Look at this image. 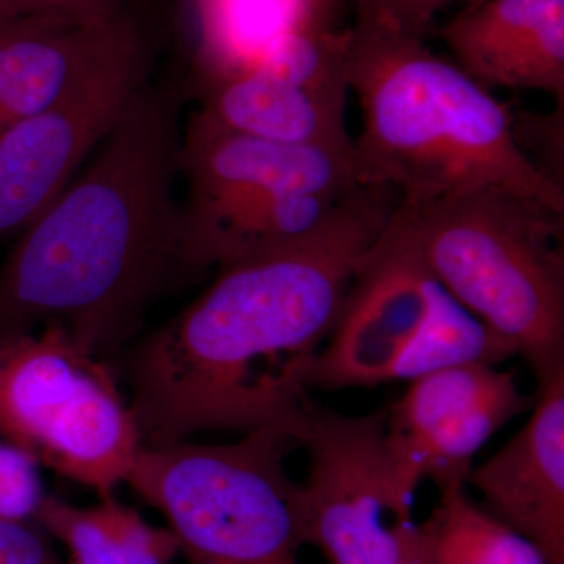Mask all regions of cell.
<instances>
[{
	"mask_svg": "<svg viewBox=\"0 0 564 564\" xmlns=\"http://www.w3.org/2000/svg\"><path fill=\"white\" fill-rule=\"evenodd\" d=\"M397 206L391 188L361 185L310 236L218 267L129 359L143 445L261 429L299 441L315 359Z\"/></svg>",
	"mask_w": 564,
	"mask_h": 564,
	"instance_id": "6da1fadb",
	"label": "cell"
},
{
	"mask_svg": "<svg viewBox=\"0 0 564 564\" xmlns=\"http://www.w3.org/2000/svg\"><path fill=\"white\" fill-rule=\"evenodd\" d=\"M182 84L148 80L65 192L0 265V337L61 325L117 350L185 281L177 199Z\"/></svg>",
	"mask_w": 564,
	"mask_h": 564,
	"instance_id": "7a4b0ae2",
	"label": "cell"
},
{
	"mask_svg": "<svg viewBox=\"0 0 564 564\" xmlns=\"http://www.w3.org/2000/svg\"><path fill=\"white\" fill-rule=\"evenodd\" d=\"M345 79L362 111L352 172L403 203L502 188L564 212V188L519 147L513 111L421 36L355 21Z\"/></svg>",
	"mask_w": 564,
	"mask_h": 564,
	"instance_id": "3957f363",
	"label": "cell"
},
{
	"mask_svg": "<svg viewBox=\"0 0 564 564\" xmlns=\"http://www.w3.org/2000/svg\"><path fill=\"white\" fill-rule=\"evenodd\" d=\"M400 207L430 273L513 347L538 383L564 372V212L502 188Z\"/></svg>",
	"mask_w": 564,
	"mask_h": 564,
	"instance_id": "277c9868",
	"label": "cell"
},
{
	"mask_svg": "<svg viewBox=\"0 0 564 564\" xmlns=\"http://www.w3.org/2000/svg\"><path fill=\"white\" fill-rule=\"evenodd\" d=\"M299 447L281 429L141 445L124 484L165 516L187 564H300L302 484L285 464Z\"/></svg>",
	"mask_w": 564,
	"mask_h": 564,
	"instance_id": "5b68a950",
	"label": "cell"
},
{
	"mask_svg": "<svg viewBox=\"0 0 564 564\" xmlns=\"http://www.w3.org/2000/svg\"><path fill=\"white\" fill-rule=\"evenodd\" d=\"M0 436L99 497L143 445L109 364L61 325L0 337Z\"/></svg>",
	"mask_w": 564,
	"mask_h": 564,
	"instance_id": "8992f818",
	"label": "cell"
},
{
	"mask_svg": "<svg viewBox=\"0 0 564 564\" xmlns=\"http://www.w3.org/2000/svg\"><path fill=\"white\" fill-rule=\"evenodd\" d=\"M388 408L364 415L307 406L299 433L310 475L302 484L304 541L328 564L414 560L413 494L386 437Z\"/></svg>",
	"mask_w": 564,
	"mask_h": 564,
	"instance_id": "52a82bcc",
	"label": "cell"
},
{
	"mask_svg": "<svg viewBox=\"0 0 564 564\" xmlns=\"http://www.w3.org/2000/svg\"><path fill=\"white\" fill-rule=\"evenodd\" d=\"M152 68L154 46L140 25L57 101L0 135V242L20 236L65 192Z\"/></svg>",
	"mask_w": 564,
	"mask_h": 564,
	"instance_id": "ba28073f",
	"label": "cell"
},
{
	"mask_svg": "<svg viewBox=\"0 0 564 564\" xmlns=\"http://www.w3.org/2000/svg\"><path fill=\"white\" fill-rule=\"evenodd\" d=\"M434 285L399 203L352 278L339 321L315 359L311 389L339 391L392 381L429 315Z\"/></svg>",
	"mask_w": 564,
	"mask_h": 564,
	"instance_id": "9c48e42d",
	"label": "cell"
},
{
	"mask_svg": "<svg viewBox=\"0 0 564 564\" xmlns=\"http://www.w3.org/2000/svg\"><path fill=\"white\" fill-rule=\"evenodd\" d=\"M514 375L492 364H464L411 381L388 408L386 437L408 492L423 480L466 481L474 456L508 422L532 410Z\"/></svg>",
	"mask_w": 564,
	"mask_h": 564,
	"instance_id": "30bf717a",
	"label": "cell"
},
{
	"mask_svg": "<svg viewBox=\"0 0 564 564\" xmlns=\"http://www.w3.org/2000/svg\"><path fill=\"white\" fill-rule=\"evenodd\" d=\"M481 507L564 564V372L538 383L532 415L507 444L470 469Z\"/></svg>",
	"mask_w": 564,
	"mask_h": 564,
	"instance_id": "8fae6325",
	"label": "cell"
},
{
	"mask_svg": "<svg viewBox=\"0 0 564 564\" xmlns=\"http://www.w3.org/2000/svg\"><path fill=\"white\" fill-rule=\"evenodd\" d=\"M180 172L185 199L256 192L344 195L361 185L352 154L225 131L193 111L182 126Z\"/></svg>",
	"mask_w": 564,
	"mask_h": 564,
	"instance_id": "7c38bea8",
	"label": "cell"
},
{
	"mask_svg": "<svg viewBox=\"0 0 564 564\" xmlns=\"http://www.w3.org/2000/svg\"><path fill=\"white\" fill-rule=\"evenodd\" d=\"M441 39L486 90L541 91L564 102V0H480Z\"/></svg>",
	"mask_w": 564,
	"mask_h": 564,
	"instance_id": "4fadbf2b",
	"label": "cell"
},
{
	"mask_svg": "<svg viewBox=\"0 0 564 564\" xmlns=\"http://www.w3.org/2000/svg\"><path fill=\"white\" fill-rule=\"evenodd\" d=\"M140 24L128 7L98 21L0 18V135L57 101Z\"/></svg>",
	"mask_w": 564,
	"mask_h": 564,
	"instance_id": "5bb4252c",
	"label": "cell"
},
{
	"mask_svg": "<svg viewBox=\"0 0 564 564\" xmlns=\"http://www.w3.org/2000/svg\"><path fill=\"white\" fill-rule=\"evenodd\" d=\"M351 192L344 195L256 192L184 199L182 269L185 280L310 236L332 217Z\"/></svg>",
	"mask_w": 564,
	"mask_h": 564,
	"instance_id": "9a60e30c",
	"label": "cell"
},
{
	"mask_svg": "<svg viewBox=\"0 0 564 564\" xmlns=\"http://www.w3.org/2000/svg\"><path fill=\"white\" fill-rule=\"evenodd\" d=\"M193 113L212 126L258 139L352 154L345 122L348 90H314L261 70H245L184 90Z\"/></svg>",
	"mask_w": 564,
	"mask_h": 564,
	"instance_id": "2e32d148",
	"label": "cell"
},
{
	"mask_svg": "<svg viewBox=\"0 0 564 564\" xmlns=\"http://www.w3.org/2000/svg\"><path fill=\"white\" fill-rule=\"evenodd\" d=\"M195 58L184 90L254 68L284 33L307 24H336L321 0H187Z\"/></svg>",
	"mask_w": 564,
	"mask_h": 564,
	"instance_id": "e0dca14e",
	"label": "cell"
},
{
	"mask_svg": "<svg viewBox=\"0 0 564 564\" xmlns=\"http://www.w3.org/2000/svg\"><path fill=\"white\" fill-rule=\"evenodd\" d=\"M33 522L66 545L73 564H172L180 555L172 530L151 525L113 496L88 508L46 496Z\"/></svg>",
	"mask_w": 564,
	"mask_h": 564,
	"instance_id": "ac0fdd59",
	"label": "cell"
},
{
	"mask_svg": "<svg viewBox=\"0 0 564 564\" xmlns=\"http://www.w3.org/2000/svg\"><path fill=\"white\" fill-rule=\"evenodd\" d=\"M436 488V507L415 524V564H549L536 544L475 503L466 481Z\"/></svg>",
	"mask_w": 564,
	"mask_h": 564,
	"instance_id": "d6986e66",
	"label": "cell"
},
{
	"mask_svg": "<svg viewBox=\"0 0 564 564\" xmlns=\"http://www.w3.org/2000/svg\"><path fill=\"white\" fill-rule=\"evenodd\" d=\"M516 356L513 347L462 306L440 282L434 285L421 332L397 364L392 381H414L464 364L499 366Z\"/></svg>",
	"mask_w": 564,
	"mask_h": 564,
	"instance_id": "ffe728a7",
	"label": "cell"
},
{
	"mask_svg": "<svg viewBox=\"0 0 564 564\" xmlns=\"http://www.w3.org/2000/svg\"><path fill=\"white\" fill-rule=\"evenodd\" d=\"M39 464L28 452L0 436V518L33 522L46 499Z\"/></svg>",
	"mask_w": 564,
	"mask_h": 564,
	"instance_id": "44dd1931",
	"label": "cell"
},
{
	"mask_svg": "<svg viewBox=\"0 0 564 564\" xmlns=\"http://www.w3.org/2000/svg\"><path fill=\"white\" fill-rule=\"evenodd\" d=\"M454 2L456 0H356V21L423 39L434 17Z\"/></svg>",
	"mask_w": 564,
	"mask_h": 564,
	"instance_id": "7402d4cb",
	"label": "cell"
},
{
	"mask_svg": "<svg viewBox=\"0 0 564 564\" xmlns=\"http://www.w3.org/2000/svg\"><path fill=\"white\" fill-rule=\"evenodd\" d=\"M124 7L122 0H0V18L98 21Z\"/></svg>",
	"mask_w": 564,
	"mask_h": 564,
	"instance_id": "603a6c76",
	"label": "cell"
},
{
	"mask_svg": "<svg viewBox=\"0 0 564 564\" xmlns=\"http://www.w3.org/2000/svg\"><path fill=\"white\" fill-rule=\"evenodd\" d=\"M0 564H58L50 536L35 522L0 518Z\"/></svg>",
	"mask_w": 564,
	"mask_h": 564,
	"instance_id": "cb8c5ba5",
	"label": "cell"
},
{
	"mask_svg": "<svg viewBox=\"0 0 564 564\" xmlns=\"http://www.w3.org/2000/svg\"><path fill=\"white\" fill-rule=\"evenodd\" d=\"M321 2L323 3V6L326 7V9L336 11V13H337V10H339L340 0H321Z\"/></svg>",
	"mask_w": 564,
	"mask_h": 564,
	"instance_id": "d4e9b609",
	"label": "cell"
},
{
	"mask_svg": "<svg viewBox=\"0 0 564 564\" xmlns=\"http://www.w3.org/2000/svg\"><path fill=\"white\" fill-rule=\"evenodd\" d=\"M406 564H415L414 560H411L410 563H406Z\"/></svg>",
	"mask_w": 564,
	"mask_h": 564,
	"instance_id": "484cf974",
	"label": "cell"
}]
</instances>
